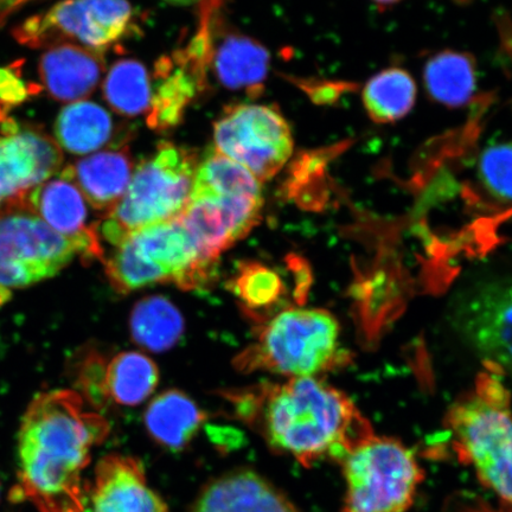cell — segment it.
I'll return each instance as SVG.
<instances>
[{"instance_id":"cell-31","label":"cell","mask_w":512,"mask_h":512,"mask_svg":"<svg viewBox=\"0 0 512 512\" xmlns=\"http://www.w3.org/2000/svg\"><path fill=\"white\" fill-rule=\"evenodd\" d=\"M476 177L491 200L512 206V140L492 143L479 153Z\"/></svg>"},{"instance_id":"cell-8","label":"cell","mask_w":512,"mask_h":512,"mask_svg":"<svg viewBox=\"0 0 512 512\" xmlns=\"http://www.w3.org/2000/svg\"><path fill=\"white\" fill-rule=\"evenodd\" d=\"M132 21L133 9L127 0H63L25 19L12 36L32 49L72 43L104 53L124 38Z\"/></svg>"},{"instance_id":"cell-14","label":"cell","mask_w":512,"mask_h":512,"mask_svg":"<svg viewBox=\"0 0 512 512\" xmlns=\"http://www.w3.org/2000/svg\"><path fill=\"white\" fill-rule=\"evenodd\" d=\"M214 9L202 17L200 32L204 42V67L211 68L220 85L234 91L258 92L270 68V54L253 38L228 31L217 36Z\"/></svg>"},{"instance_id":"cell-4","label":"cell","mask_w":512,"mask_h":512,"mask_svg":"<svg viewBox=\"0 0 512 512\" xmlns=\"http://www.w3.org/2000/svg\"><path fill=\"white\" fill-rule=\"evenodd\" d=\"M342 361L339 324L330 312L292 307L259 324L254 344L235 358L240 371L315 377Z\"/></svg>"},{"instance_id":"cell-36","label":"cell","mask_w":512,"mask_h":512,"mask_svg":"<svg viewBox=\"0 0 512 512\" xmlns=\"http://www.w3.org/2000/svg\"><path fill=\"white\" fill-rule=\"evenodd\" d=\"M6 118H9V113H5L3 111H0V124L3 123V121L6 119Z\"/></svg>"},{"instance_id":"cell-25","label":"cell","mask_w":512,"mask_h":512,"mask_svg":"<svg viewBox=\"0 0 512 512\" xmlns=\"http://www.w3.org/2000/svg\"><path fill=\"white\" fill-rule=\"evenodd\" d=\"M158 381L159 371L151 358L136 351L121 352L106 367V401L138 406L155 392Z\"/></svg>"},{"instance_id":"cell-3","label":"cell","mask_w":512,"mask_h":512,"mask_svg":"<svg viewBox=\"0 0 512 512\" xmlns=\"http://www.w3.org/2000/svg\"><path fill=\"white\" fill-rule=\"evenodd\" d=\"M194 153L163 143L133 172L123 198L96 224L100 240L117 247L132 233L181 216L197 169Z\"/></svg>"},{"instance_id":"cell-15","label":"cell","mask_w":512,"mask_h":512,"mask_svg":"<svg viewBox=\"0 0 512 512\" xmlns=\"http://www.w3.org/2000/svg\"><path fill=\"white\" fill-rule=\"evenodd\" d=\"M82 512H169L168 505L147 483L138 460L110 454L95 467L85 486Z\"/></svg>"},{"instance_id":"cell-1","label":"cell","mask_w":512,"mask_h":512,"mask_svg":"<svg viewBox=\"0 0 512 512\" xmlns=\"http://www.w3.org/2000/svg\"><path fill=\"white\" fill-rule=\"evenodd\" d=\"M108 424L83 411L73 390L37 395L18 434V484L11 497L29 501L40 512H82L92 448L104 441Z\"/></svg>"},{"instance_id":"cell-34","label":"cell","mask_w":512,"mask_h":512,"mask_svg":"<svg viewBox=\"0 0 512 512\" xmlns=\"http://www.w3.org/2000/svg\"><path fill=\"white\" fill-rule=\"evenodd\" d=\"M371 2H373L376 5H379L380 8H389V6L400 4L401 2H403V0H371Z\"/></svg>"},{"instance_id":"cell-5","label":"cell","mask_w":512,"mask_h":512,"mask_svg":"<svg viewBox=\"0 0 512 512\" xmlns=\"http://www.w3.org/2000/svg\"><path fill=\"white\" fill-rule=\"evenodd\" d=\"M447 425L459 459L512 512V412L501 384L492 380L459 401Z\"/></svg>"},{"instance_id":"cell-37","label":"cell","mask_w":512,"mask_h":512,"mask_svg":"<svg viewBox=\"0 0 512 512\" xmlns=\"http://www.w3.org/2000/svg\"><path fill=\"white\" fill-rule=\"evenodd\" d=\"M28 3L32 2V0H27Z\"/></svg>"},{"instance_id":"cell-26","label":"cell","mask_w":512,"mask_h":512,"mask_svg":"<svg viewBox=\"0 0 512 512\" xmlns=\"http://www.w3.org/2000/svg\"><path fill=\"white\" fill-rule=\"evenodd\" d=\"M131 332L134 342L140 347L155 352L168 351L181 339L184 320L170 300L159 296L146 297L134 306Z\"/></svg>"},{"instance_id":"cell-35","label":"cell","mask_w":512,"mask_h":512,"mask_svg":"<svg viewBox=\"0 0 512 512\" xmlns=\"http://www.w3.org/2000/svg\"><path fill=\"white\" fill-rule=\"evenodd\" d=\"M164 2L171 5L187 6L200 2V0H164Z\"/></svg>"},{"instance_id":"cell-32","label":"cell","mask_w":512,"mask_h":512,"mask_svg":"<svg viewBox=\"0 0 512 512\" xmlns=\"http://www.w3.org/2000/svg\"><path fill=\"white\" fill-rule=\"evenodd\" d=\"M31 94V87L22 80L15 67L0 68V111L10 113Z\"/></svg>"},{"instance_id":"cell-6","label":"cell","mask_w":512,"mask_h":512,"mask_svg":"<svg viewBox=\"0 0 512 512\" xmlns=\"http://www.w3.org/2000/svg\"><path fill=\"white\" fill-rule=\"evenodd\" d=\"M347 492L342 512H406L425 472L399 440L373 437L342 462Z\"/></svg>"},{"instance_id":"cell-2","label":"cell","mask_w":512,"mask_h":512,"mask_svg":"<svg viewBox=\"0 0 512 512\" xmlns=\"http://www.w3.org/2000/svg\"><path fill=\"white\" fill-rule=\"evenodd\" d=\"M227 398L274 451L305 467L323 459L342 463L374 435L347 396L315 377L265 383L229 392Z\"/></svg>"},{"instance_id":"cell-17","label":"cell","mask_w":512,"mask_h":512,"mask_svg":"<svg viewBox=\"0 0 512 512\" xmlns=\"http://www.w3.org/2000/svg\"><path fill=\"white\" fill-rule=\"evenodd\" d=\"M190 512H300L268 480L252 470H236L211 480Z\"/></svg>"},{"instance_id":"cell-12","label":"cell","mask_w":512,"mask_h":512,"mask_svg":"<svg viewBox=\"0 0 512 512\" xmlns=\"http://www.w3.org/2000/svg\"><path fill=\"white\" fill-rule=\"evenodd\" d=\"M264 198L249 196H190L179 219L189 230L204 259H217L245 238L261 219Z\"/></svg>"},{"instance_id":"cell-30","label":"cell","mask_w":512,"mask_h":512,"mask_svg":"<svg viewBox=\"0 0 512 512\" xmlns=\"http://www.w3.org/2000/svg\"><path fill=\"white\" fill-rule=\"evenodd\" d=\"M102 262L105 264L108 280L114 290L121 294L150 285L169 283L166 274L140 258L127 240L114 247L111 256Z\"/></svg>"},{"instance_id":"cell-22","label":"cell","mask_w":512,"mask_h":512,"mask_svg":"<svg viewBox=\"0 0 512 512\" xmlns=\"http://www.w3.org/2000/svg\"><path fill=\"white\" fill-rule=\"evenodd\" d=\"M114 132L111 114L92 101L73 102L56 119V143L72 155H92L110 142Z\"/></svg>"},{"instance_id":"cell-28","label":"cell","mask_w":512,"mask_h":512,"mask_svg":"<svg viewBox=\"0 0 512 512\" xmlns=\"http://www.w3.org/2000/svg\"><path fill=\"white\" fill-rule=\"evenodd\" d=\"M201 195L264 198L259 179L214 147L197 165L191 196Z\"/></svg>"},{"instance_id":"cell-20","label":"cell","mask_w":512,"mask_h":512,"mask_svg":"<svg viewBox=\"0 0 512 512\" xmlns=\"http://www.w3.org/2000/svg\"><path fill=\"white\" fill-rule=\"evenodd\" d=\"M422 81L435 104L452 110L465 107L477 91L475 57L453 49L438 51L426 61Z\"/></svg>"},{"instance_id":"cell-19","label":"cell","mask_w":512,"mask_h":512,"mask_svg":"<svg viewBox=\"0 0 512 512\" xmlns=\"http://www.w3.org/2000/svg\"><path fill=\"white\" fill-rule=\"evenodd\" d=\"M62 171L78 185L89 206L108 214L130 184L133 163L124 149L107 150L92 153Z\"/></svg>"},{"instance_id":"cell-7","label":"cell","mask_w":512,"mask_h":512,"mask_svg":"<svg viewBox=\"0 0 512 512\" xmlns=\"http://www.w3.org/2000/svg\"><path fill=\"white\" fill-rule=\"evenodd\" d=\"M80 255L38 217L28 200L0 210V304L9 293L55 277Z\"/></svg>"},{"instance_id":"cell-27","label":"cell","mask_w":512,"mask_h":512,"mask_svg":"<svg viewBox=\"0 0 512 512\" xmlns=\"http://www.w3.org/2000/svg\"><path fill=\"white\" fill-rule=\"evenodd\" d=\"M157 69L159 83L152 94L149 124L165 130L179 124L185 108L203 85L181 61L177 60V68H172L171 61L162 60Z\"/></svg>"},{"instance_id":"cell-24","label":"cell","mask_w":512,"mask_h":512,"mask_svg":"<svg viewBox=\"0 0 512 512\" xmlns=\"http://www.w3.org/2000/svg\"><path fill=\"white\" fill-rule=\"evenodd\" d=\"M241 309L256 323H264L266 313L275 310L286 296L283 277L273 267L259 261L240 262L228 283Z\"/></svg>"},{"instance_id":"cell-23","label":"cell","mask_w":512,"mask_h":512,"mask_svg":"<svg viewBox=\"0 0 512 512\" xmlns=\"http://www.w3.org/2000/svg\"><path fill=\"white\" fill-rule=\"evenodd\" d=\"M364 111L375 124H395L413 111L418 85L408 70L389 67L371 76L361 92Z\"/></svg>"},{"instance_id":"cell-16","label":"cell","mask_w":512,"mask_h":512,"mask_svg":"<svg viewBox=\"0 0 512 512\" xmlns=\"http://www.w3.org/2000/svg\"><path fill=\"white\" fill-rule=\"evenodd\" d=\"M28 203L44 223L78 246L83 259L104 261L105 251L96 230L98 222L88 224L86 198L62 170L32 190Z\"/></svg>"},{"instance_id":"cell-29","label":"cell","mask_w":512,"mask_h":512,"mask_svg":"<svg viewBox=\"0 0 512 512\" xmlns=\"http://www.w3.org/2000/svg\"><path fill=\"white\" fill-rule=\"evenodd\" d=\"M152 94L150 74L143 63L125 59L108 70L104 95L114 112L137 117L150 110Z\"/></svg>"},{"instance_id":"cell-10","label":"cell","mask_w":512,"mask_h":512,"mask_svg":"<svg viewBox=\"0 0 512 512\" xmlns=\"http://www.w3.org/2000/svg\"><path fill=\"white\" fill-rule=\"evenodd\" d=\"M451 323L480 360L512 375V274L478 280L460 291Z\"/></svg>"},{"instance_id":"cell-11","label":"cell","mask_w":512,"mask_h":512,"mask_svg":"<svg viewBox=\"0 0 512 512\" xmlns=\"http://www.w3.org/2000/svg\"><path fill=\"white\" fill-rule=\"evenodd\" d=\"M62 165V149L43 127L6 118L0 124V210L28 200Z\"/></svg>"},{"instance_id":"cell-18","label":"cell","mask_w":512,"mask_h":512,"mask_svg":"<svg viewBox=\"0 0 512 512\" xmlns=\"http://www.w3.org/2000/svg\"><path fill=\"white\" fill-rule=\"evenodd\" d=\"M105 69L104 53L72 43L48 48L38 64L42 85L51 98L70 104L86 100L99 86Z\"/></svg>"},{"instance_id":"cell-9","label":"cell","mask_w":512,"mask_h":512,"mask_svg":"<svg viewBox=\"0 0 512 512\" xmlns=\"http://www.w3.org/2000/svg\"><path fill=\"white\" fill-rule=\"evenodd\" d=\"M214 149L246 168L260 182L270 181L290 160L294 140L277 108L238 105L214 125Z\"/></svg>"},{"instance_id":"cell-33","label":"cell","mask_w":512,"mask_h":512,"mask_svg":"<svg viewBox=\"0 0 512 512\" xmlns=\"http://www.w3.org/2000/svg\"><path fill=\"white\" fill-rule=\"evenodd\" d=\"M27 4L24 0H0V28L8 21L11 15Z\"/></svg>"},{"instance_id":"cell-21","label":"cell","mask_w":512,"mask_h":512,"mask_svg":"<svg viewBox=\"0 0 512 512\" xmlns=\"http://www.w3.org/2000/svg\"><path fill=\"white\" fill-rule=\"evenodd\" d=\"M206 419L187 394L168 390L147 407L144 422L151 437L172 451H181L190 444Z\"/></svg>"},{"instance_id":"cell-13","label":"cell","mask_w":512,"mask_h":512,"mask_svg":"<svg viewBox=\"0 0 512 512\" xmlns=\"http://www.w3.org/2000/svg\"><path fill=\"white\" fill-rule=\"evenodd\" d=\"M140 258L166 274L182 290L207 285L216 264L203 258L200 248L179 217L152 224L126 239Z\"/></svg>"}]
</instances>
